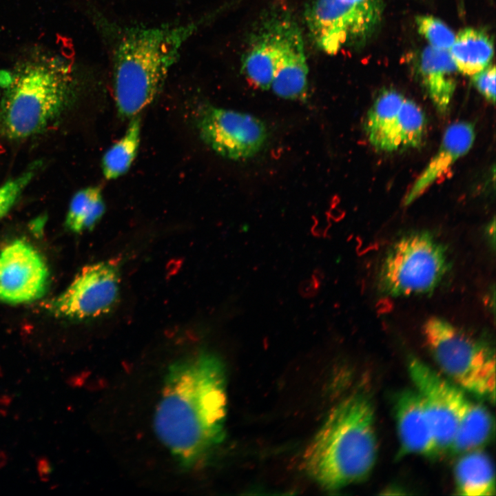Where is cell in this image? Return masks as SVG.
<instances>
[{
	"instance_id": "26",
	"label": "cell",
	"mask_w": 496,
	"mask_h": 496,
	"mask_svg": "<svg viewBox=\"0 0 496 496\" xmlns=\"http://www.w3.org/2000/svg\"><path fill=\"white\" fill-rule=\"evenodd\" d=\"M495 67L489 65L484 70L471 76L475 88L489 102H495Z\"/></svg>"
},
{
	"instance_id": "9",
	"label": "cell",
	"mask_w": 496,
	"mask_h": 496,
	"mask_svg": "<svg viewBox=\"0 0 496 496\" xmlns=\"http://www.w3.org/2000/svg\"><path fill=\"white\" fill-rule=\"evenodd\" d=\"M408 369L424 402L440 453L450 451L471 400L460 387L418 358L409 359Z\"/></svg>"
},
{
	"instance_id": "11",
	"label": "cell",
	"mask_w": 496,
	"mask_h": 496,
	"mask_svg": "<svg viewBox=\"0 0 496 496\" xmlns=\"http://www.w3.org/2000/svg\"><path fill=\"white\" fill-rule=\"evenodd\" d=\"M49 280L48 267L29 243L16 240L0 251V301L27 303L40 298Z\"/></svg>"
},
{
	"instance_id": "2",
	"label": "cell",
	"mask_w": 496,
	"mask_h": 496,
	"mask_svg": "<svg viewBox=\"0 0 496 496\" xmlns=\"http://www.w3.org/2000/svg\"><path fill=\"white\" fill-rule=\"evenodd\" d=\"M187 23L125 28L113 52L112 80L119 115L132 118L152 103L162 89L182 48L204 23Z\"/></svg>"
},
{
	"instance_id": "25",
	"label": "cell",
	"mask_w": 496,
	"mask_h": 496,
	"mask_svg": "<svg viewBox=\"0 0 496 496\" xmlns=\"http://www.w3.org/2000/svg\"><path fill=\"white\" fill-rule=\"evenodd\" d=\"M33 175L30 170L0 186V220L11 209Z\"/></svg>"
},
{
	"instance_id": "12",
	"label": "cell",
	"mask_w": 496,
	"mask_h": 496,
	"mask_svg": "<svg viewBox=\"0 0 496 496\" xmlns=\"http://www.w3.org/2000/svg\"><path fill=\"white\" fill-rule=\"evenodd\" d=\"M308 73L301 30L291 12L282 8L280 52L270 89L282 99L303 100L308 91Z\"/></svg>"
},
{
	"instance_id": "21",
	"label": "cell",
	"mask_w": 496,
	"mask_h": 496,
	"mask_svg": "<svg viewBox=\"0 0 496 496\" xmlns=\"http://www.w3.org/2000/svg\"><path fill=\"white\" fill-rule=\"evenodd\" d=\"M493 420L488 409L470 401L462 416L450 451L465 453L479 449L490 437Z\"/></svg>"
},
{
	"instance_id": "5",
	"label": "cell",
	"mask_w": 496,
	"mask_h": 496,
	"mask_svg": "<svg viewBox=\"0 0 496 496\" xmlns=\"http://www.w3.org/2000/svg\"><path fill=\"white\" fill-rule=\"evenodd\" d=\"M423 333L437 364L452 382L495 402V359L488 345L438 317L426 322Z\"/></svg>"
},
{
	"instance_id": "6",
	"label": "cell",
	"mask_w": 496,
	"mask_h": 496,
	"mask_svg": "<svg viewBox=\"0 0 496 496\" xmlns=\"http://www.w3.org/2000/svg\"><path fill=\"white\" fill-rule=\"evenodd\" d=\"M448 268L444 246L431 233L415 231L397 240L380 267L378 287L392 297L429 293Z\"/></svg>"
},
{
	"instance_id": "17",
	"label": "cell",
	"mask_w": 496,
	"mask_h": 496,
	"mask_svg": "<svg viewBox=\"0 0 496 496\" xmlns=\"http://www.w3.org/2000/svg\"><path fill=\"white\" fill-rule=\"evenodd\" d=\"M493 50V41L485 32L466 28L455 36L448 52L457 71L473 76L490 65Z\"/></svg>"
},
{
	"instance_id": "10",
	"label": "cell",
	"mask_w": 496,
	"mask_h": 496,
	"mask_svg": "<svg viewBox=\"0 0 496 496\" xmlns=\"http://www.w3.org/2000/svg\"><path fill=\"white\" fill-rule=\"evenodd\" d=\"M197 127L201 139L218 154L232 160L250 158L263 147L268 132L260 119L249 114L207 106Z\"/></svg>"
},
{
	"instance_id": "7",
	"label": "cell",
	"mask_w": 496,
	"mask_h": 496,
	"mask_svg": "<svg viewBox=\"0 0 496 496\" xmlns=\"http://www.w3.org/2000/svg\"><path fill=\"white\" fill-rule=\"evenodd\" d=\"M383 0H311L304 18L313 43L329 55L366 44L383 17Z\"/></svg>"
},
{
	"instance_id": "15",
	"label": "cell",
	"mask_w": 496,
	"mask_h": 496,
	"mask_svg": "<svg viewBox=\"0 0 496 496\" xmlns=\"http://www.w3.org/2000/svg\"><path fill=\"white\" fill-rule=\"evenodd\" d=\"M475 138L473 123L459 121L450 125L442 136L438 150L404 197L403 204L409 205L419 198L458 159L468 152Z\"/></svg>"
},
{
	"instance_id": "16",
	"label": "cell",
	"mask_w": 496,
	"mask_h": 496,
	"mask_svg": "<svg viewBox=\"0 0 496 496\" xmlns=\"http://www.w3.org/2000/svg\"><path fill=\"white\" fill-rule=\"evenodd\" d=\"M419 75L437 112L445 115L449 110L457 85V68L448 50L431 46L420 56Z\"/></svg>"
},
{
	"instance_id": "4",
	"label": "cell",
	"mask_w": 496,
	"mask_h": 496,
	"mask_svg": "<svg viewBox=\"0 0 496 496\" xmlns=\"http://www.w3.org/2000/svg\"><path fill=\"white\" fill-rule=\"evenodd\" d=\"M71 80L67 69L34 63L17 72L0 103V126L11 139H22L43 130L68 104Z\"/></svg>"
},
{
	"instance_id": "18",
	"label": "cell",
	"mask_w": 496,
	"mask_h": 496,
	"mask_svg": "<svg viewBox=\"0 0 496 496\" xmlns=\"http://www.w3.org/2000/svg\"><path fill=\"white\" fill-rule=\"evenodd\" d=\"M459 495L490 496L495 493V471L489 457L479 449L464 453L455 468Z\"/></svg>"
},
{
	"instance_id": "22",
	"label": "cell",
	"mask_w": 496,
	"mask_h": 496,
	"mask_svg": "<svg viewBox=\"0 0 496 496\" xmlns=\"http://www.w3.org/2000/svg\"><path fill=\"white\" fill-rule=\"evenodd\" d=\"M141 130L140 118H132L124 135L106 151L101 162L106 179H116L128 171L137 154Z\"/></svg>"
},
{
	"instance_id": "13",
	"label": "cell",
	"mask_w": 496,
	"mask_h": 496,
	"mask_svg": "<svg viewBox=\"0 0 496 496\" xmlns=\"http://www.w3.org/2000/svg\"><path fill=\"white\" fill-rule=\"evenodd\" d=\"M278 54V8H273L260 17L250 32L242 57V72L256 87L269 90Z\"/></svg>"
},
{
	"instance_id": "14",
	"label": "cell",
	"mask_w": 496,
	"mask_h": 496,
	"mask_svg": "<svg viewBox=\"0 0 496 496\" xmlns=\"http://www.w3.org/2000/svg\"><path fill=\"white\" fill-rule=\"evenodd\" d=\"M395 414L401 453L429 457L440 453L424 402L415 389L397 395Z\"/></svg>"
},
{
	"instance_id": "8",
	"label": "cell",
	"mask_w": 496,
	"mask_h": 496,
	"mask_svg": "<svg viewBox=\"0 0 496 496\" xmlns=\"http://www.w3.org/2000/svg\"><path fill=\"white\" fill-rule=\"evenodd\" d=\"M120 271L113 260L85 266L59 296L46 304L56 316L86 320L104 316L114 307L119 296Z\"/></svg>"
},
{
	"instance_id": "3",
	"label": "cell",
	"mask_w": 496,
	"mask_h": 496,
	"mask_svg": "<svg viewBox=\"0 0 496 496\" xmlns=\"http://www.w3.org/2000/svg\"><path fill=\"white\" fill-rule=\"evenodd\" d=\"M377 455L374 409L357 393L331 411L306 450L304 466L323 488L335 490L366 479Z\"/></svg>"
},
{
	"instance_id": "20",
	"label": "cell",
	"mask_w": 496,
	"mask_h": 496,
	"mask_svg": "<svg viewBox=\"0 0 496 496\" xmlns=\"http://www.w3.org/2000/svg\"><path fill=\"white\" fill-rule=\"evenodd\" d=\"M405 97L393 89H384L377 95L364 121V130L371 145L380 151L393 125Z\"/></svg>"
},
{
	"instance_id": "23",
	"label": "cell",
	"mask_w": 496,
	"mask_h": 496,
	"mask_svg": "<svg viewBox=\"0 0 496 496\" xmlns=\"http://www.w3.org/2000/svg\"><path fill=\"white\" fill-rule=\"evenodd\" d=\"M105 205L99 187L78 191L72 197L65 219L66 227L72 232L91 230L101 220Z\"/></svg>"
},
{
	"instance_id": "1",
	"label": "cell",
	"mask_w": 496,
	"mask_h": 496,
	"mask_svg": "<svg viewBox=\"0 0 496 496\" xmlns=\"http://www.w3.org/2000/svg\"><path fill=\"white\" fill-rule=\"evenodd\" d=\"M216 355L203 351L171 364L156 411L157 435L184 468L201 464L225 437L226 375Z\"/></svg>"
},
{
	"instance_id": "19",
	"label": "cell",
	"mask_w": 496,
	"mask_h": 496,
	"mask_svg": "<svg viewBox=\"0 0 496 496\" xmlns=\"http://www.w3.org/2000/svg\"><path fill=\"white\" fill-rule=\"evenodd\" d=\"M426 124L423 110L415 101L406 98L380 152H393L420 147Z\"/></svg>"
},
{
	"instance_id": "24",
	"label": "cell",
	"mask_w": 496,
	"mask_h": 496,
	"mask_svg": "<svg viewBox=\"0 0 496 496\" xmlns=\"http://www.w3.org/2000/svg\"><path fill=\"white\" fill-rule=\"evenodd\" d=\"M415 23L419 34L426 39L429 46L449 50L455 35L444 22L435 17L420 15L415 18Z\"/></svg>"
}]
</instances>
